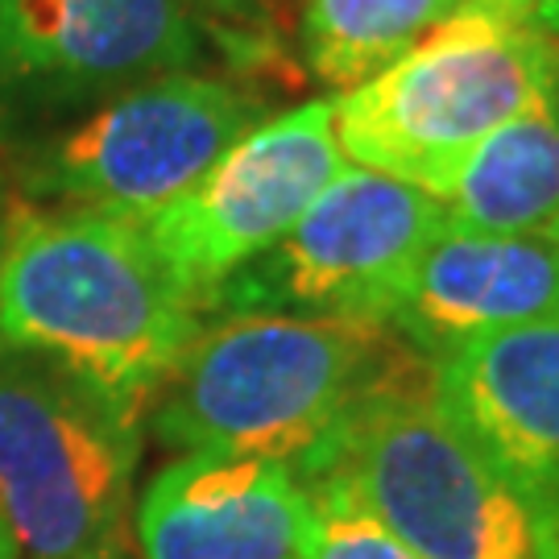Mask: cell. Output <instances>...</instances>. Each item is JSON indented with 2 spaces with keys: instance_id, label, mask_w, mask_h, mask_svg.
<instances>
[{
  "instance_id": "d6986e66",
  "label": "cell",
  "mask_w": 559,
  "mask_h": 559,
  "mask_svg": "<svg viewBox=\"0 0 559 559\" xmlns=\"http://www.w3.org/2000/svg\"><path fill=\"white\" fill-rule=\"evenodd\" d=\"M0 559H17V547H13V539H9L4 526H0Z\"/></svg>"
},
{
  "instance_id": "ffe728a7",
  "label": "cell",
  "mask_w": 559,
  "mask_h": 559,
  "mask_svg": "<svg viewBox=\"0 0 559 559\" xmlns=\"http://www.w3.org/2000/svg\"><path fill=\"white\" fill-rule=\"evenodd\" d=\"M9 216V212H4ZM4 216H0V245H4Z\"/></svg>"
},
{
  "instance_id": "44dd1931",
  "label": "cell",
  "mask_w": 559,
  "mask_h": 559,
  "mask_svg": "<svg viewBox=\"0 0 559 559\" xmlns=\"http://www.w3.org/2000/svg\"><path fill=\"white\" fill-rule=\"evenodd\" d=\"M547 240H559V228H556V233H551V237H547Z\"/></svg>"
},
{
  "instance_id": "7402d4cb",
  "label": "cell",
  "mask_w": 559,
  "mask_h": 559,
  "mask_svg": "<svg viewBox=\"0 0 559 559\" xmlns=\"http://www.w3.org/2000/svg\"><path fill=\"white\" fill-rule=\"evenodd\" d=\"M117 559H133V556H129V551H124V556H117Z\"/></svg>"
},
{
  "instance_id": "6da1fadb",
  "label": "cell",
  "mask_w": 559,
  "mask_h": 559,
  "mask_svg": "<svg viewBox=\"0 0 559 559\" xmlns=\"http://www.w3.org/2000/svg\"><path fill=\"white\" fill-rule=\"evenodd\" d=\"M423 365L390 323L221 311L203 316L145 419L179 456H270L299 473L365 402Z\"/></svg>"
},
{
  "instance_id": "52a82bcc",
  "label": "cell",
  "mask_w": 559,
  "mask_h": 559,
  "mask_svg": "<svg viewBox=\"0 0 559 559\" xmlns=\"http://www.w3.org/2000/svg\"><path fill=\"white\" fill-rule=\"evenodd\" d=\"M443 221V203L419 187L357 162L340 166L299 221L224 282L203 316L278 311L390 323Z\"/></svg>"
},
{
  "instance_id": "8992f818",
  "label": "cell",
  "mask_w": 559,
  "mask_h": 559,
  "mask_svg": "<svg viewBox=\"0 0 559 559\" xmlns=\"http://www.w3.org/2000/svg\"><path fill=\"white\" fill-rule=\"evenodd\" d=\"M258 120L265 100L233 80L179 71L124 87L29 166L50 207L145 224L187 195Z\"/></svg>"
},
{
  "instance_id": "8fae6325",
  "label": "cell",
  "mask_w": 559,
  "mask_h": 559,
  "mask_svg": "<svg viewBox=\"0 0 559 559\" xmlns=\"http://www.w3.org/2000/svg\"><path fill=\"white\" fill-rule=\"evenodd\" d=\"M443 415L519 489L535 526L559 522V320L489 332L436 360Z\"/></svg>"
},
{
  "instance_id": "9a60e30c",
  "label": "cell",
  "mask_w": 559,
  "mask_h": 559,
  "mask_svg": "<svg viewBox=\"0 0 559 559\" xmlns=\"http://www.w3.org/2000/svg\"><path fill=\"white\" fill-rule=\"evenodd\" d=\"M307 489L316 501L311 559H423L340 489L332 485H307Z\"/></svg>"
},
{
  "instance_id": "4fadbf2b",
  "label": "cell",
  "mask_w": 559,
  "mask_h": 559,
  "mask_svg": "<svg viewBox=\"0 0 559 559\" xmlns=\"http://www.w3.org/2000/svg\"><path fill=\"white\" fill-rule=\"evenodd\" d=\"M448 221L498 237H551L559 228V80L460 166L448 195Z\"/></svg>"
},
{
  "instance_id": "7a4b0ae2",
  "label": "cell",
  "mask_w": 559,
  "mask_h": 559,
  "mask_svg": "<svg viewBox=\"0 0 559 559\" xmlns=\"http://www.w3.org/2000/svg\"><path fill=\"white\" fill-rule=\"evenodd\" d=\"M200 323V307L138 224L62 207H13L4 216V348L55 360L145 419Z\"/></svg>"
},
{
  "instance_id": "9c48e42d",
  "label": "cell",
  "mask_w": 559,
  "mask_h": 559,
  "mask_svg": "<svg viewBox=\"0 0 559 559\" xmlns=\"http://www.w3.org/2000/svg\"><path fill=\"white\" fill-rule=\"evenodd\" d=\"M212 41L200 0H0V75L50 100L195 71Z\"/></svg>"
},
{
  "instance_id": "277c9868",
  "label": "cell",
  "mask_w": 559,
  "mask_h": 559,
  "mask_svg": "<svg viewBox=\"0 0 559 559\" xmlns=\"http://www.w3.org/2000/svg\"><path fill=\"white\" fill-rule=\"evenodd\" d=\"M431 369L373 394L299 480L340 489L423 559H535L531 506L443 415Z\"/></svg>"
},
{
  "instance_id": "5bb4252c",
  "label": "cell",
  "mask_w": 559,
  "mask_h": 559,
  "mask_svg": "<svg viewBox=\"0 0 559 559\" xmlns=\"http://www.w3.org/2000/svg\"><path fill=\"white\" fill-rule=\"evenodd\" d=\"M460 0H299V59L307 80L348 92L415 50Z\"/></svg>"
},
{
  "instance_id": "2e32d148",
  "label": "cell",
  "mask_w": 559,
  "mask_h": 559,
  "mask_svg": "<svg viewBox=\"0 0 559 559\" xmlns=\"http://www.w3.org/2000/svg\"><path fill=\"white\" fill-rule=\"evenodd\" d=\"M278 0H200L203 17L212 25V34L221 46H237V50H265L270 41V17H274Z\"/></svg>"
},
{
  "instance_id": "3957f363",
  "label": "cell",
  "mask_w": 559,
  "mask_h": 559,
  "mask_svg": "<svg viewBox=\"0 0 559 559\" xmlns=\"http://www.w3.org/2000/svg\"><path fill=\"white\" fill-rule=\"evenodd\" d=\"M556 80L535 0H460L394 67L340 92V154L443 200L480 141Z\"/></svg>"
},
{
  "instance_id": "e0dca14e",
  "label": "cell",
  "mask_w": 559,
  "mask_h": 559,
  "mask_svg": "<svg viewBox=\"0 0 559 559\" xmlns=\"http://www.w3.org/2000/svg\"><path fill=\"white\" fill-rule=\"evenodd\" d=\"M535 25L559 41V0H535Z\"/></svg>"
},
{
  "instance_id": "5b68a950",
  "label": "cell",
  "mask_w": 559,
  "mask_h": 559,
  "mask_svg": "<svg viewBox=\"0 0 559 559\" xmlns=\"http://www.w3.org/2000/svg\"><path fill=\"white\" fill-rule=\"evenodd\" d=\"M141 423L55 360L0 344V526L17 559L129 551Z\"/></svg>"
},
{
  "instance_id": "ac0fdd59",
  "label": "cell",
  "mask_w": 559,
  "mask_h": 559,
  "mask_svg": "<svg viewBox=\"0 0 559 559\" xmlns=\"http://www.w3.org/2000/svg\"><path fill=\"white\" fill-rule=\"evenodd\" d=\"M535 559H559V522H539V547Z\"/></svg>"
},
{
  "instance_id": "30bf717a",
  "label": "cell",
  "mask_w": 559,
  "mask_h": 559,
  "mask_svg": "<svg viewBox=\"0 0 559 559\" xmlns=\"http://www.w3.org/2000/svg\"><path fill=\"white\" fill-rule=\"evenodd\" d=\"M141 559H311L316 501L270 456L182 452L133 510Z\"/></svg>"
},
{
  "instance_id": "7c38bea8",
  "label": "cell",
  "mask_w": 559,
  "mask_h": 559,
  "mask_svg": "<svg viewBox=\"0 0 559 559\" xmlns=\"http://www.w3.org/2000/svg\"><path fill=\"white\" fill-rule=\"evenodd\" d=\"M543 320H559V240L473 233L452 221H443L390 311V328L427 360Z\"/></svg>"
},
{
  "instance_id": "ba28073f",
  "label": "cell",
  "mask_w": 559,
  "mask_h": 559,
  "mask_svg": "<svg viewBox=\"0 0 559 559\" xmlns=\"http://www.w3.org/2000/svg\"><path fill=\"white\" fill-rule=\"evenodd\" d=\"M340 166L336 96H316L258 120L187 195L138 228L203 316L224 282L299 221Z\"/></svg>"
}]
</instances>
